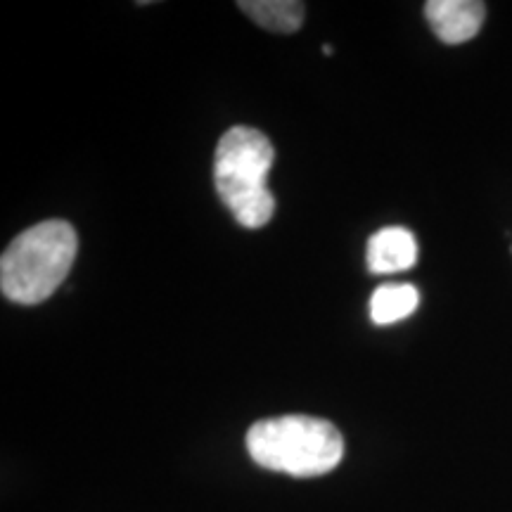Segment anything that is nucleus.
Masks as SVG:
<instances>
[{
    "instance_id": "obj_5",
    "label": "nucleus",
    "mask_w": 512,
    "mask_h": 512,
    "mask_svg": "<svg viewBox=\"0 0 512 512\" xmlns=\"http://www.w3.org/2000/svg\"><path fill=\"white\" fill-rule=\"evenodd\" d=\"M418 261V242L411 230L389 226L368 240V268L377 275L408 271Z\"/></svg>"
},
{
    "instance_id": "obj_8",
    "label": "nucleus",
    "mask_w": 512,
    "mask_h": 512,
    "mask_svg": "<svg viewBox=\"0 0 512 512\" xmlns=\"http://www.w3.org/2000/svg\"><path fill=\"white\" fill-rule=\"evenodd\" d=\"M323 53L325 55H332V53H335V50H332V46H323Z\"/></svg>"
},
{
    "instance_id": "obj_7",
    "label": "nucleus",
    "mask_w": 512,
    "mask_h": 512,
    "mask_svg": "<svg viewBox=\"0 0 512 512\" xmlns=\"http://www.w3.org/2000/svg\"><path fill=\"white\" fill-rule=\"evenodd\" d=\"M420 294L411 283H389L377 287L370 297V318L375 325H392L418 309Z\"/></svg>"
},
{
    "instance_id": "obj_3",
    "label": "nucleus",
    "mask_w": 512,
    "mask_h": 512,
    "mask_svg": "<svg viewBox=\"0 0 512 512\" xmlns=\"http://www.w3.org/2000/svg\"><path fill=\"white\" fill-rule=\"evenodd\" d=\"M247 451L256 465L292 477H320L344 458V439L332 422L311 415H283L254 422Z\"/></svg>"
},
{
    "instance_id": "obj_1",
    "label": "nucleus",
    "mask_w": 512,
    "mask_h": 512,
    "mask_svg": "<svg viewBox=\"0 0 512 512\" xmlns=\"http://www.w3.org/2000/svg\"><path fill=\"white\" fill-rule=\"evenodd\" d=\"M76 249V230L67 221L36 223L10 242L0 259V290L15 304H41L55 294L69 271Z\"/></svg>"
},
{
    "instance_id": "obj_6",
    "label": "nucleus",
    "mask_w": 512,
    "mask_h": 512,
    "mask_svg": "<svg viewBox=\"0 0 512 512\" xmlns=\"http://www.w3.org/2000/svg\"><path fill=\"white\" fill-rule=\"evenodd\" d=\"M238 8L266 31L294 34L302 27L306 5L299 0H240Z\"/></svg>"
},
{
    "instance_id": "obj_2",
    "label": "nucleus",
    "mask_w": 512,
    "mask_h": 512,
    "mask_svg": "<svg viewBox=\"0 0 512 512\" xmlns=\"http://www.w3.org/2000/svg\"><path fill=\"white\" fill-rule=\"evenodd\" d=\"M273 162L271 140L256 128L233 126L216 145V192L240 226L261 228L273 219L275 197L266 183Z\"/></svg>"
},
{
    "instance_id": "obj_4",
    "label": "nucleus",
    "mask_w": 512,
    "mask_h": 512,
    "mask_svg": "<svg viewBox=\"0 0 512 512\" xmlns=\"http://www.w3.org/2000/svg\"><path fill=\"white\" fill-rule=\"evenodd\" d=\"M425 17L439 41L460 46L479 34L486 5L479 0H430L425 5Z\"/></svg>"
}]
</instances>
